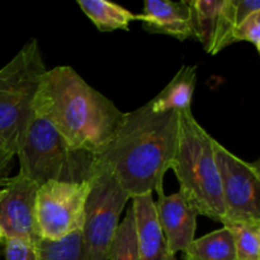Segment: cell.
I'll return each mask as SVG.
<instances>
[{
	"label": "cell",
	"mask_w": 260,
	"mask_h": 260,
	"mask_svg": "<svg viewBox=\"0 0 260 260\" xmlns=\"http://www.w3.org/2000/svg\"><path fill=\"white\" fill-rule=\"evenodd\" d=\"M179 113H157L150 104L124 114L107 146L95 155V165L108 170L129 200L164 194L165 173L172 168Z\"/></svg>",
	"instance_id": "1"
},
{
	"label": "cell",
	"mask_w": 260,
	"mask_h": 260,
	"mask_svg": "<svg viewBox=\"0 0 260 260\" xmlns=\"http://www.w3.org/2000/svg\"><path fill=\"white\" fill-rule=\"evenodd\" d=\"M35 114L50 122L73 149L98 155L124 114L71 66L47 69L35 98Z\"/></svg>",
	"instance_id": "2"
},
{
	"label": "cell",
	"mask_w": 260,
	"mask_h": 260,
	"mask_svg": "<svg viewBox=\"0 0 260 260\" xmlns=\"http://www.w3.org/2000/svg\"><path fill=\"white\" fill-rule=\"evenodd\" d=\"M213 144L215 139L197 122L192 109L180 112L170 169L179 183V192L198 215L222 223L225 207Z\"/></svg>",
	"instance_id": "3"
},
{
	"label": "cell",
	"mask_w": 260,
	"mask_h": 260,
	"mask_svg": "<svg viewBox=\"0 0 260 260\" xmlns=\"http://www.w3.org/2000/svg\"><path fill=\"white\" fill-rule=\"evenodd\" d=\"M47 68L37 40L0 69V152L14 159L35 116V98Z\"/></svg>",
	"instance_id": "4"
},
{
	"label": "cell",
	"mask_w": 260,
	"mask_h": 260,
	"mask_svg": "<svg viewBox=\"0 0 260 260\" xmlns=\"http://www.w3.org/2000/svg\"><path fill=\"white\" fill-rule=\"evenodd\" d=\"M18 174L36 184L47 182H90L95 172V155L73 149L57 129L35 114L17 154Z\"/></svg>",
	"instance_id": "5"
},
{
	"label": "cell",
	"mask_w": 260,
	"mask_h": 260,
	"mask_svg": "<svg viewBox=\"0 0 260 260\" xmlns=\"http://www.w3.org/2000/svg\"><path fill=\"white\" fill-rule=\"evenodd\" d=\"M128 200L116 178L107 169L95 165L83 228L85 260H108L119 217Z\"/></svg>",
	"instance_id": "6"
},
{
	"label": "cell",
	"mask_w": 260,
	"mask_h": 260,
	"mask_svg": "<svg viewBox=\"0 0 260 260\" xmlns=\"http://www.w3.org/2000/svg\"><path fill=\"white\" fill-rule=\"evenodd\" d=\"M90 182H47L40 185L35 203L38 239L60 240L83 230Z\"/></svg>",
	"instance_id": "7"
},
{
	"label": "cell",
	"mask_w": 260,
	"mask_h": 260,
	"mask_svg": "<svg viewBox=\"0 0 260 260\" xmlns=\"http://www.w3.org/2000/svg\"><path fill=\"white\" fill-rule=\"evenodd\" d=\"M213 147L225 207L223 226L260 223L259 161L248 162L240 159L216 140Z\"/></svg>",
	"instance_id": "8"
},
{
	"label": "cell",
	"mask_w": 260,
	"mask_h": 260,
	"mask_svg": "<svg viewBox=\"0 0 260 260\" xmlns=\"http://www.w3.org/2000/svg\"><path fill=\"white\" fill-rule=\"evenodd\" d=\"M40 185L23 175L9 177L0 187V230L4 239H23L36 244V194Z\"/></svg>",
	"instance_id": "9"
},
{
	"label": "cell",
	"mask_w": 260,
	"mask_h": 260,
	"mask_svg": "<svg viewBox=\"0 0 260 260\" xmlns=\"http://www.w3.org/2000/svg\"><path fill=\"white\" fill-rule=\"evenodd\" d=\"M194 38L210 55H217L235 43L234 0H190Z\"/></svg>",
	"instance_id": "10"
},
{
	"label": "cell",
	"mask_w": 260,
	"mask_h": 260,
	"mask_svg": "<svg viewBox=\"0 0 260 260\" xmlns=\"http://www.w3.org/2000/svg\"><path fill=\"white\" fill-rule=\"evenodd\" d=\"M155 210L170 253L174 256L184 253L196 239L197 217L200 216L197 210L180 192L170 196L160 194L155 202Z\"/></svg>",
	"instance_id": "11"
},
{
	"label": "cell",
	"mask_w": 260,
	"mask_h": 260,
	"mask_svg": "<svg viewBox=\"0 0 260 260\" xmlns=\"http://www.w3.org/2000/svg\"><path fill=\"white\" fill-rule=\"evenodd\" d=\"M139 20L149 33L170 36L179 41L194 37L190 0H145Z\"/></svg>",
	"instance_id": "12"
},
{
	"label": "cell",
	"mask_w": 260,
	"mask_h": 260,
	"mask_svg": "<svg viewBox=\"0 0 260 260\" xmlns=\"http://www.w3.org/2000/svg\"><path fill=\"white\" fill-rule=\"evenodd\" d=\"M140 260H175L160 228L152 194L132 198Z\"/></svg>",
	"instance_id": "13"
},
{
	"label": "cell",
	"mask_w": 260,
	"mask_h": 260,
	"mask_svg": "<svg viewBox=\"0 0 260 260\" xmlns=\"http://www.w3.org/2000/svg\"><path fill=\"white\" fill-rule=\"evenodd\" d=\"M197 65H183L168 85L149 102L150 108L157 113L192 109L193 94L197 85Z\"/></svg>",
	"instance_id": "14"
},
{
	"label": "cell",
	"mask_w": 260,
	"mask_h": 260,
	"mask_svg": "<svg viewBox=\"0 0 260 260\" xmlns=\"http://www.w3.org/2000/svg\"><path fill=\"white\" fill-rule=\"evenodd\" d=\"M76 4L101 32L129 30L131 23L139 20L131 10L107 0H78Z\"/></svg>",
	"instance_id": "15"
},
{
	"label": "cell",
	"mask_w": 260,
	"mask_h": 260,
	"mask_svg": "<svg viewBox=\"0 0 260 260\" xmlns=\"http://www.w3.org/2000/svg\"><path fill=\"white\" fill-rule=\"evenodd\" d=\"M184 260H236L233 234L223 226L194 239L184 250Z\"/></svg>",
	"instance_id": "16"
},
{
	"label": "cell",
	"mask_w": 260,
	"mask_h": 260,
	"mask_svg": "<svg viewBox=\"0 0 260 260\" xmlns=\"http://www.w3.org/2000/svg\"><path fill=\"white\" fill-rule=\"evenodd\" d=\"M36 253L37 260H85L83 230L60 240L37 239Z\"/></svg>",
	"instance_id": "17"
},
{
	"label": "cell",
	"mask_w": 260,
	"mask_h": 260,
	"mask_svg": "<svg viewBox=\"0 0 260 260\" xmlns=\"http://www.w3.org/2000/svg\"><path fill=\"white\" fill-rule=\"evenodd\" d=\"M108 260H140L136 239V225L132 207L119 222L109 248Z\"/></svg>",
	"instance_id": "18"
},
{
	"label": "cell",
	"mask_w": 260,
	"mask_h": 260,
	"mask_svg": "<svg viewBox=\"0 0 260 260\" xmlns=\"http://www.w3.org/2000/svg\"><path fill=\"white\" fill-rule=\"evenodd\" d=\"M231 231L236 260H260V223H233Z\"/></svg>",
	"instance_id": "19"
},
{
	"label": "cell",
	"mask_w": 260,
	"mask_h": 260,
	"mask_svg": "<svg viewBox=\"0 0 260 260\" xmlns=\"http://www.w3.org/2000/svg\"><path fill=\"white\" fill-rule=\"evenodd\" d=\"M234 41L251 43L255 50L260 52V12L249 15L246 19L239 23L234 29Z\"/></svg>",
	"instance_id": "20"
},
{
	"label": "cell",
	"mask_w": 260,
	"mask_h": 260,
	"mask_svg": "<svg viewBox=\"0 0 260 260\" xmlns=\"http://www.w3.org/2000/svg\"><path fill=\"white\" fill-rule=\"evenodd\" d=\"M5 260H37L36 244L23 239H4Z\"/></svg>",
	"instance_id": "21"
},
{
	"label": "cell",
	"mask_w": 260,
	"mask_h": 260,
	"mask_svg": "<svg viewBox=\"0 0 260 260\" xmlns=\"http://www.w3.org/2000/svg\"><path fill=\"white\" fill-rule=\"evenodd\" d=\"M234 5H235L236 25L246 19L249 15L260 12L259 0H234Z\"/></svg>",
	"instance_id": "22"
},
{
	"label": "cell",
	"mask_w": 260,
	"mask_h": 260,
	"mask_svg": "<svg viewBox=\"0 0 260 260\" xmlns=\"http://www.w3.org/2000/svg\"><path fill=\"white\" fill-rule=\"evenodd\" d=\"M13 167V159H9L0 152V187L9 178V173Z\"/></svg>",
	"instance_id": "23"
},
{
	"label": "cell",
	"mask_w": 260,
	"mask_h": 260,
	"mask_svg": "<svg viewBox=\"0 0 260 260\" xmlns=\"http://www.w3.org/2000/svg\"><path fill=\"white\" fill-rule=\"evenodd\" d=\"M3 240H4V235H3V231L0 230V243H2Z\"/></svg>",
	"instance_id": "24"
}]
</instances>
